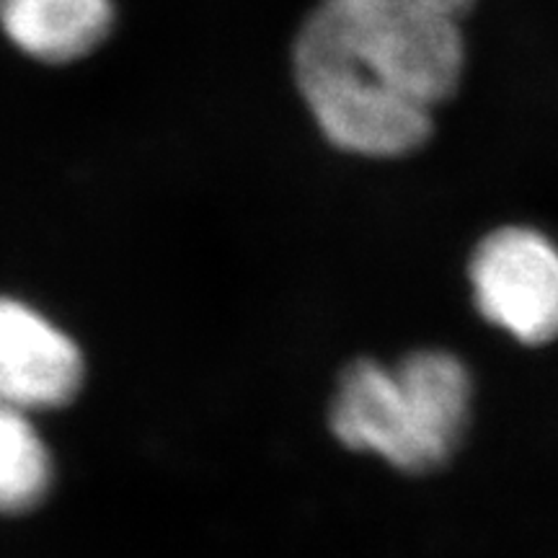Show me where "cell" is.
Wrapping results in <instances>:
<instances>
[{
    "label": "cell",
    "instance_id": "1",
    "mask_svg": "<svg viewBox=\"0 0 558 558\" xmlns=\"http://www.w3.org/2000/svg\"><path fill=\"white\" fill-rule=\"evenodd\" d=\"M460 16L422 0H318L292 45V73L339 150L399 158L432 135L465 68Z\"/></svg>",
    "mask_w": 558,
    "mask_h": 558
},
{
    "label": "cell",
    "instance_id": "2",
    "mask_svg": "<svg viewBox=\"0 0 558 558\" xmlns=\"http://www.w3.org/2000/svg\"><path fill=\"white\" fill-rule=\"evenodd\" d=\"M473 383L442 349L411 352L396 367L360 360L341 375L331 429L349 450L375 452L407 473L448 463L465 435Z\"/></svg>",
    "mask_w": 558,
    "mask_h": 558
},
{
    "label": "cell",
    "instance_id": "3",
    "mask_svg": "<svg viewBox=\"0 0 558 558\" xmlns=\"http://www.w3.org/2000/svg\"><path fill=\"white\" fill-rule=\"evenodd\" d=\"M471 288L481 316L522 344L558 339V246L533 228L509 226L478 243Z\"/></svg>",
    "mask_w": 558,
    "mask_h": 558
},
{
    "label": "cell",
    "instance_id": "4",
    "mask_svg": "<svg viewBox=\"0 0 558 558\" xmlns=\"http://www.w3.org/2000/svg\"><path fill=\"white\" fill-rule=\"evenodd\" d=\"M83 383L81 349L32 305L0 295V403L58 409Z\"/></svg>",
    "mask_w": 558,
    "mask_h": 558
},
{
    "label": "cell",
    "instance_id": "5",
    "mask_svg": "<svg viewBox=\"0 0 558 558\" xmlns=\"http://www.w3.org/2000/svg\"><path fill=\"white\" fill-rule=\"evenodd\" d=\"M114 24V0H0L3 37L45 65L88 58L109 39Z\"/></svg>",
    "mask_w": 558,
    "mask_h": 558
},
{
    "label": "cell",
    "instance_id": "6",
    "mask_svg": "<svg viewBox=\"0 0 558 558\" xmlns=\"http://www.w3.org/2000/svg\"><path fill=\"white\" fill-rule=\"evenodd\" d=\"M52 460L26 411L0 403V514L29 512L47 497Z\"/></svg>",
    "mask_w": 558,
    "mask_h": 558
},
{
    "label": "cell",
    "instance_id": "7",
    "mask_svg": "<svg viewBox=\"0 0 558 558\" xmlns=\"http://www.w3.org/2000/svg\"><path fill=\"white\" fill-rule=\"evenodd\" d=\"M422 3H429V5H435V9L450 11V13H456V16H460V13L471 9L473 0H422Z\"/></svg>",
    "mask_w": 558,
    "mask_h": 558
}]
</instances>
